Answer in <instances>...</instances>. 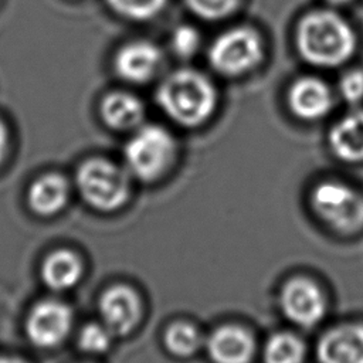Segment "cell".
<instances>
[{
	"label": "cell",
	"mask_w": 363,
	"mask_h": 363,
	"mask_svg": "<svg viewBox=\"0 0 363 363\" xmlns=\"http://www.w3.org/2000/svg\"><path fill=\"white\" fill-rule=\"evenodd\" d=\"M296 45L308 62L318 67H337L353 54L356 37L350 26L336 13L312 11L298 26Z\"/></svg>",
	"instance_id": "obj_1"
},
{
	"label": "cell",
	"mask_w": 363,
	"mask_h": 363,
	"mask_svg": "<svg viewBox=\"0 0 363 363\" xmlns=\"http://www.w3.org/2000/svg\"><path fill=\"white\" fill-rule=\"evenodd\" d=\"M157 104L182 126L204 123L216 109L217 91L213 82L194 69L172 72L157 89Z\"/></svg>",
	"instance_id": "obj_2"
},
{
	"label": "cell",
	"mask_w": 363,
	"mask_h": 363,
	"mask_svg": "<svg viewBox=\"0 0 363 363\" xmlns=\"http://www.w3.org/2000/svg\"><path fill=\"white\" fill-rule=\"evenodd\" d=\"M75 184L86 204L99 211L118 210L130 194L128 173L101 157L88 159L78 167Z\"/></svg>",
	"instance_id": "obj_3"
},
{
	"label": "cell",
	"mask_w": 363,
	"mask_h": 363,
	"mask_svg": "<svg viewBox=\"0 0 363 363\" xmlns=\"http://www.w3.org/2000/svg\"><path fill=\"white\" fill-rule=\"evenodd\" d=\"M176 142L162 126L139 128L125 146L128 170L142 182H156L173 164Z\"/></svg>",
	"instance_id": "obj_4"
},
{
	"label": "cell",
	"mask_w": 363,
	"mask_h": 363,
	"mask_svg": "<svg viewBox=\"0 0 363 363\" xmlns=\"http://www.w3.org/2000/svg\"><path fill=\"white\" fill-rule=\"evenodd\" d=\"M315 214L333 230L349 234L363 227V196L339 182L319 183L311 194Z\"/></svg>",
	"instance_id": "obj_5"
},
{
	"label": "cell",
	"mask_w": 363,
	"mask_h": 363,
	"mask_svg": "<svg viewBox=\"0 0 363 363\" xmlns=\"http://www.w3.org/2000/svg\"><path fill=\"white\" fill-rule=\"evenodd\" d=\"M264 55L259 35L252 28L235 27L218 35L208 51L213 68L224 75L237 77L252 69Z\"/></svg>",
	"instance_id": "obj_6"
},
{
	"label": "cell",
	"mask_w": 363,
	"mask_h": 363,
	"mask_svg": "<svg viewBox=\"0 0 363 363\" xmlns=\"http://www.w3.org/2000/svg\"><path fill=\"white\" fill-rule=\"evenodd\" d=\"M71 326V308L57 299L37 302L26 319V333L30 342L43 349L60 345L69 333Z\"/></svg>",
	"instance_id": "obj_7"
},
{
	"label": "cell",
	"mask_w": 363,
	"mask_h": 363,
	"mask_svg": "<svg viewBox=\"0 0 363 363\" xmlns=\"http://www.w3.org/2000/svg\"><path fill=\"white\" fill-rule=\"evenodd\" d=\"M279 303L284 315L302 328L316 325L325 315V298L320 288L311 279L294 278L281 291Z\"/></svg>",
	"instance_id": "obj_8"
},
{
	"label": "cell",
	"mask_w": 363,
	"mask_h": 363,
	"mask_svg": "<svg viewBox=\"0 0 363 363\" xmlns=\"http://www.w3.org/2000/svg\"><path fill=\"white\" fill-rule=\"evenodd\" d=\"M99 313L104 325L113 335H128L142 318L140 298L126 285H113L101 295Z\"/></svg>",
	"instance_id": "obj_9"
},
{
	"label": "cell",
	"mask_w": 363,
	"mask_h": 363,
	"mask_svg": "<svg viewBox=\"0 0 363 363\" xmlns=\"http://www.w3.org/2000/svg\"><path fill=\"white\" fill-rule=\"evenodd\" d=\"M320 363H363V325H342L328 330L319 340Z\"/></svg>",
	"instance_id": "obj_10"
},
{
	"label": "cell",
	"mask_w": 363,
	"mask_h": 363,
	"mask_svg": "<svg viewBox=\"0 0 363 363\" xmlns=\"http://www.w3.org/2000/svg\"><path fill=\"white\" fill-rule=\"evenodd\" d=\"M160 50L149 41H133L123 45L115 55L116 74L129 82L149 81L160 67Z\"/></svg>",
	"instance_id": "obj_11"
},
{
	"label": "cell",
	"mask_w": 363,
	"mask_h": 363,
	"mask_svg": "<svg viewBox=\"0 0 363 363\" xmlns=\"http://www.w3.org/2000/svg\"><path fill=\"white\" fill-rule=\"evenodd\" d=\"M291 111L301 119L315 121L325 116L332 108V94L328 85L313 77L295 81L288 94Z\"/></svg>",
	"instance_id": "obj_12"
},
{
	"label": "cell",
	"mask_w": 363,
	"mask_h": 363,
	"mask_svg": "<svg viewBox=\"0 0 363 363\" xmlns=\"http://www.w3.org/2000/svg\"><path fill=\"white\" fill-rule=\"evenodd\" d=\"M207 349L214 363H250L255 343L251 333L244 328L227 325L211 333Z\"/></svg>",
	"instance_id": "obj_13"
},
{
	"label": "cell",
	"mask_w": 363,
	"mask_h": 363,
	"mask_svg": "<svg viewBox=\"0 0 363 363\" xmlns=\"http://www.w3.org/2000/svg\"><path fill=\"white\" fill-rule=\"evenodd\" d=\"M69 196V186L65 177L50 173L34 180L27 193L30 208L38 216H54L61 211Z\"/></svg>",
	"instance_id": "obj_14"
},
{
	"label": "cell",
	"mask_w": 363,
	"mask_h": 363,
	"mask_svg": "<svg viewBox=\"0 0 363 363\" xmlns=\"http://www.w3.org/2000/svg\"><path fill=\"white\" fill-rule=\"evenodd\" d=\"M104 122L116 130L138 128L145 116V106L139 98L128 92H112L101 104Z\"/></svg>",
	"instance_id": "obj_15"
},
{
	"label": "cell",
	"mask_w": 363,
	"mask_h": 363,
	"mask_svg": "<svg viewBox=\"0 0 363 363\" xmlns=\"http://www.w3.org/2000/svg\"><path fill=\"white\" fill-rule=\"evenodd\" d=\"M82 262L69 250L52 251L41 264V278L52 291H67L82 277Z\"/></svg>",
	"instance_id": "obj_16"
},
{
	"label": "cell",
	"mask_w": 363,
	"mask_h": 363,
	"mask_svg": "<svg viewBox=\"0 0 363 363\" xmlns=\"http://www.w3.org/2000/svg\"><path fill=\"white\" fill-rule=\"evenodd\" d=\"M333 153L346 162L363 160V111L342 118L329 135Z\"/></svg>",
	"instance_id": "obj_17"
},
{
	"label": "cell",
	"mask_w": 363,
	"mask_h": 363,
	"mask_svg": "<svg viewBox=\"0 0 363 363\" xmlns=\"http://www.w3.org/2000/svg\"><path fill=\"white\" fill-rule=\"evenodd\" d=\"M305 345L292 333H277L269 337L264 349L265 363H302Z\"/></svg>",
	"instance_id": "obj_18"
},
{
	"label": "cell",
	"mask_w": 363,
	"mask_h": 363,
	"mask_svg": "<svg viewBox=\"0 0 363 363\" xmlns=\"http://www.w3.org/2000/svg\"><path fill=\"white\" fill-rule=\"evenodd\" d=\"M164 345L172 354L189 357L199 350L201 345V335L193 325L176 322L164 332Z\"/></svg>",
	"instance_id": "obj_19"
},
{
	"label": "cell",
	"mask_w": 363,
	"mask_h": 363,
	"mask_svg": "<svg viewBox=\"0 0 363 363\" xmlns=\"http://www.w3.org/2000/svg\"><path fill=\"white\" fill-rule=\"evenodd\" d=\"M109 7L122 17L130 20H147L155 17L166 4V0H106Z\"/></svg>",
	"instance_id": "obj_20"
},
{
	"label": "cell",
	"mask_w": 363,
	"mask_h": 363,
	"mask_svg": "<svg viewBox=\"0 0 363 363\" xmlns=\"http://www.w3.org/2000/svg\"><path fill=\"white\" fill-rule=\"evenodd\" d=\"M113 333L102 323H88L78 335V346L86 353H104L112 343Z\"/></svg>",
	"instance_id": "obj_21"
},
{
	"label": "cell",
	"mask_w": 363,
	"mask_h": 363,
	"mask_svg": "<svg viewBox=\"0 0 363 363\" xmlns=\"http://www.w3.org/2000/svg\"><path fill=\"white\" fill-rule=\"evenodd\" d=\"M189 9L206 20H220L230 16L240 4V0H186Z\"/></svg>",
	"instance_id": "obj_22"
},
{
	"label": "cell",
	"mask_w": 363,
	"mask_h": 363,
	"mask_svg": "<svg viewBox=\"0 0 363 363\" xmlns=\"http://www.w3.org/2000/svg\"><path fill=\"white\" fill-rule=\"evenodd\" d=\"M170 45L176 55L182 58H189L197 51L200 45V34L191 26H179L172 33Z\"/></svg>",
	"instance_id": "obj_23"
},
{
	"label": "cell",
	"mask_w": 363,
	"mask_h": 363,
	"mask_svg": "<svg viewBox=\"0 0 363 363\" xmlns=\"http://www.w3.org/2000/svg\"><path fill=\"white\" fill-rule=\"evenodd\" d=\"M339 89L342 96L349 102H359L363 98V71L353 69L340 79Z\"/></svg>",
	"instance_id": "obj_24"
},
{
	"label": "cell",
	"mask_w": 363,
	"mask_h": 363,
	"mask_svg": "<svg viewBox=\"0 0 363 363\" xmlns=\"http://www.w3.org/2000/svg\"><path fill=\"white\" fill-rule=\"evenodd\" d=\"M6 149H7V130L4 123L0 121V163L6 155Z\"/></svg>",
	"instance_id": "obj_25"
},
{
	"label": "cell",
	"mask_w": 363,
	"mask_h": 363,
	"mask_svg": "<svg viewBox=\"0 0 363 363\" xmlns=\"http://www.w3.org/2000/svg\"><path fill=\"white\" fill-rule=\"evenodd\" d=\"M0 363H26V362H23L21 359H16V357H7V356H4V357H0Z\"/></svg>",
	"instance_id": "obj_26"
},
{
	"label": "cell",
	"mask_w": 363,
	"mask_h": 363,
	"mask_svg": "<svg viewBox=\"0 0 363 363\" xmlns=\"http://www.w3.org/2000/svg\"><path fill=\"white\" fill-rule=\"evenodd\" d=\"M330 3H335V4H343V3H347L349 0H329Z\"/></svg>",
	"instance_id": "obj_27"
}]
</instances>
